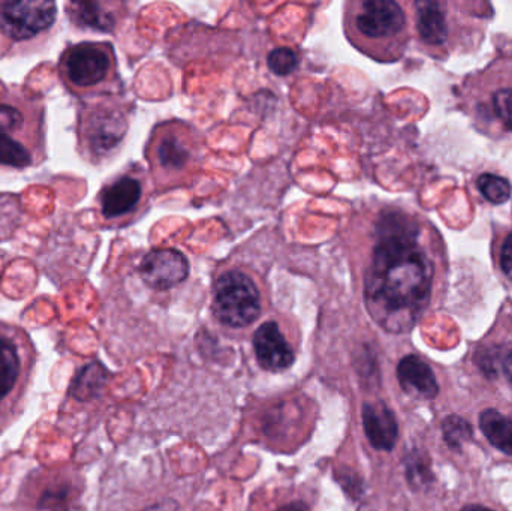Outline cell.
Returning <instances> with one entry per match:
<instances>
[{"label": "cell", "mask_w": 512, "mask_h": 511, "mask_svg": "<svg viewBox=\"0 0 512 511\" xmlns=\"http://www.w3.org/2000/svg\"><path fill=\"white\" fill-rule=\"evenodd\" d=\"M435 266L408 219L385 216L364 276V300L373 320L390 333L414 329L429 306Z\"/></svg>", "instance_id": "1"}, {"label": "cell", "mask_w": 512, "mask_h": 511, "mask_svg": "<svg viewBox=\"0 0 512 511\" xmlns=\"http://www.w3.org/2000/svg\"><path fill=\"white\" fill-rule=\"evenodd\" d=\"M44 158V114L26 96H0V165L23 168Z\"/></svg>", "instance_id": "2"}, {"label": "cell", "mask_w": 512, "mask_h": 511, "mask_svg": "<svg viewBox=\"0 0 512 511\" xmlns=\"http://www.w3.org/2000/svg\"><path fill=\"white\" fill-rule=\"evenodd\" d=\"M405 24V12L391 0L351 3L346 12L349 38L363 50L391 44L402 35Z\"/></svg>", "instance_id": "3"}, {"label": "cell", "mask_w": 512, "mask_h": 511, "mask_svg": "<svg viewBox=\"0 0 512 511\" xmlns=\"http://www.w3.org/2000/svg\"><path fill=\"white\" fill-rule=\"evenodd\" d=\"M213 312L224 326H251L261 314V296L255 282L240 270L224 273L216 282Z\"/></svg>", "instance_id": "4"}, {"label": "cell", "mask_w": 512, "mask_h": 511, "mask_svg": "<svg viewBox=\"0 0 512 511\" xmlns=\"http://www.w3.org/2000/svg\"><path fill=\"white\" fill-rule=\"evenodd\" d=\"M114 54L104 42H81L72 45L60 57L59 71L72 90L95 89L113 74Z\"/></svg>", "instance_id": "5"}, {"label": "cell", "mask_w": 512, "mask_h": 511, "mask_svg": "<svg viewBox=\"0 0 512 511\" xmlns=\"http://www.w3.org/2000/svg\"><path fill=\"white\" fill-rule=\"evenodd\" d=\"M56 15L54 2H0V33L12 44H24L47 33Z\"/></svg>", "instance_id": "6"}, {"label": "cell", "mask_w": 512, "mask_h": 511, "mask_svg": "<svg viewBox=\"0 0 512 511\" xmlns=\"http://www.w3.org/2000/svg\"><path fill=\"white\" fill-rule=\"evenodd\" d=\"M126 119L116 108L98 105L81 119V141L92 156H105L122 141Z\"/></svg>", "instance_id": "7"}, {"label": "cell", "mask_w": 512, "mask_h": 511, "mask_svg": "<svg viewBox=\"0 0 512 511\" xmlns=\"http://www.w3.org/2000/svg\"><path fill=\"white\" fill-rule=\"evenodd\" d=\"M141 278L153 290H170L189 275V263L176 249L149 252L141 261Z\"/></svg>", "instance_id": "8"}, {"label": "cell", "mask_w": 512, "mask_h": 511, "mask_svg": "<svg viewBox=\"0 0 512 511\" xmlns=\"http://www.w3.org/2000/svg\"><path fill=\"white\" fill-rule=\"evenodd\" d=\"M254 348L256 360L265 371H286L294 363V351L274 321H267L256 330Z\"/></svg>", "instance_id": "9"}, {"label": "cell", "mask_w": 512, "mask_h": 511, "mask_svg": "<svg viewBox=\"0 0 512 511\" xmlns=\"http://www.w3.org/2000/svg\"><path fill=\"white\" fill-rule=\"evenodd\" d=\"M364 434L370 446L379 452H391L399 438V425L393 411L384 402L363 405Z\"/></svg>", "instance_id": "10"}, {"label": "cell", "mask_w": 512, "mask_h": 511, "mask_svg": "<svg viewBox=\"0 0 512 511\" xmlns=\"http://www.w3.org/2000/svg\"><path fill=\"white\" fill-rule=\"evenodd\" d=\"M143 197L140 180L131 176L119 177L102 189L99 207L105 219H120L137 209Z\"/></svg>", "instance_id": "11"}, {"label": "cell", "mask_w": 512, "mask_h": 511, "mask_svg": "<svg viewBox=\"0 0 512 511\" xmlns=\"http://www.w3.org/2000/svg\"><path fill=\"white\" fill-rule=\"evenodd\" d=\"M397 380L403 392L418 401H432L438 396L439 384L432 368L414 354L400 360Z\"/></svg>", "instance_id": "12"}, {"label": "cell", "mask_w": 512, "mask_h": 511, "mask_svg": "<svg viewBox=\"0 0 512 511\" xmlns=\"http://www.w3.org/2000/svg\"><path fill=\"white\" fill-rule=\"evenodd\" d=\"M153 158L164 173H182L194 159L192 143L185 132H161L153 144Z\"/></svg>", "instance_id": "13"}, {"label": "cell", "mask_w": 512, "mask_h": 511, "mask_svg": "<svg viewBox=\"0 0 512 511\" xmlns=\"http://www.w3.org/2000/svg\"><path fill=\"white\" fill-rule=\"evenodd\" d=\"M417 29L421 39L429 45H441L448 36L447 18L438 2H420L417 5Z\"/></svg>", "instance_id": "14"}, {"label": "cell", "mask_w": 512, "mask_h": 511, "mask_svg": "<svg viewBox=\"0 0 512 511\" xmlns=\"http://www.w3.org/2000/svg\"><path fill=\"white\" fill-rule=\"evenodd\" d=\"M21 374V356L14 339L0 329V402L17 386Z\"/></svg>", "instance_id": "15"}, {"label": "cell", "mask_w": 512, "mask_h": 511, "mask_svg": "<svg viewBox=\"0 0 512 511\" xmlns=\"http://www.w3.org/2000/svg\"><path fill=\"white\" fill-rule=\"evenodd\" d=\"M480 428L493 447L512 456V416H505L498 410L483 411Z\"/></svg>", "instance_id": "16"}, {"label": "cell", "mask_w": 512, "mask_h": 511, "mask_svg": "<svg viewBox=\"0 0 512 511\" xmlns=\"http://www.w3.org/2000/svg\"><path fill=\"white\" fill-rule=\"evenodd\" d=\"M71 8L75 21L81 26L98 30H110L113 27V17L110 12L104 11L101 3H74Z\"/></svg>", "instance_id": "17"}, {"label": "cell", "mask_w": 512, "mask_h": 511, "mask_svg": "<svg viewBox=\"0 0 512 511\" xmlns=\"http://www.w3.org/2000/svg\"><path fill=\"white\" fill-rule=\"evenodd\" d=\"M478 189L483 197L493 204H504L511 197V183L505 177L496 174H481L477 180Z\"/></svg>", "instance_id": "18"}, {"label": "cell", "mask_w": 512, "mask_h": 511, "mask_svg": "<svg viewBox=\"0 0 512 511\" xmlns=\"http://www.w3.org/2000/svg\"><path fill=\"white\" fill-rule=\"evenodd\" d=\"M442 434H444L445 443L453 450H462L468 441L472 440V426L465 419L459 416H448L442 422Z\"/></svg>", "instance_id": "19"}, {"label": "cell", "mask_w": 512, "mask_h": 511, "mask_svg": "<svg viewBox=\"0 0 512 511\" xmlns=\"http://www.w3.org/2000/svg\"><path fill=\"white\" fill-rule=\"evenodd\" d=\"M104 374L105 369L101 365H95V363L84 368L78 380L75 381L74 387H72L75 398L83 399L86 396H93L92 390L95 392V390L101 389L102 384H104Z\"/></svg>", "instance_id": "20"}, {"label": "cell", "mask_w": 512, "mask_h": 511, "mask_svg": "<svg viewBox=\"0 0 512 511\" xmlns=\"http://www.w3.org/2000/svg\"><path fill=\"white\" fill-rule=\"evenodd\" d=\"M268 68L273 74L285 77L297 69L298 57L294 50L288 47L276 48L268 54Z\"/></svg>", "instance_id": "21"}, {"label": "cell", "mask_w": 512, "mask_h": 511, "mask_svg": "<svg viewBox=\"0 0 512 511\" xmlns=\"http://www.w3.org/2000/svg\"><path fill=\"white\" fill-rule=\"evenodd\" d=\"M406 473H408V480L411 485L418 486V488L429 485L433 480L429 461L418 452H412L406 459Z\"/></svg>", "instance_id": "22"}, {"label": "cell", "mask_w": 512, "mask_h": 511, "mask_svg": "<svg viewBox=\"0 0 512 511\" xmlns=\"http://www.w3.org/2000/svg\"><path fill=\"white\" fill-rule=\"evenodd\" d=\"M493 108L499 119L512 131V89H501L493 96Z\"/></svg>", "instance_id": "23"}, {"label": "cell", "mask_w": 512, "mask_h": 511, "mask_svg": "<svg viewBox=\"0 0 512 511\" xmlns=\"http://www.w3.org/2000/svg\"><path fill=\"white\" fill-rule=\"evenodd\" d=\"M501 269L510 281H512V234L507 237L501 251Z\"/></svg>", "instance_id": "24"}, {"label": "cell", "mask_w": 512, "mask_h": 511, "mask_svg": "<svg viewBox=\"0 0 512 511\" xmlns=\"http://www.w3.org/2000/svg\"><path fill=\"white\" fill-rule=\"evenodd\" d=\"M502 371H504L505 377H507L508 383L512 387V351L505 356Z\"/></svg>", "instance_id": "25"}, {"label": "cell", "mask_w": 512, "mask_h": 511, "mask_svg": "<svg viewBox=\"0 0 512 511\" xmlns=\"http://www.w3.org/2000/svg\"><path fill=\"white\" fill-rule=\"evenodd\" d=\"M179 507H177L176 503H171V501H167V503L158 504V506L150 507L146 511H179Z\"/></svg>", "instance_id": "26"}, {"label": "cell", "mask_w": 512, "mask_h": 511, "mask_svg": "<svg viewBox=\"0 0 512 511\" xmlns=\"http://www.w3.org/2000/svg\"><path fill=\"white\" fill-rule=\"evenodd\" d=\"M276 511H309V509H307V506L304 503H291L280 507V509H277Z\"/></svg>", "instance_id": "27"}, {"label": "cell", "mask_w": 512, "mask_h": 511, "mask_svg": "<svg viewBox=\"0 0 512 511\" xmlns=\"http://www.w3.org/2000/svg\"><path fill=\"white\" fill-rule=\"evenodd\" d=\"M462 511H495L483 506H466Z\"/></svg>", "instance_id": "28"}]
</instances>
